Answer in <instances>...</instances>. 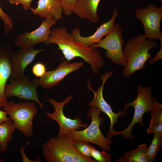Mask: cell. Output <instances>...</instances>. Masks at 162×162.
Masks as SVG:
<instances>
[{
    "label": "cell",
    "instance_id": "1",
    "mask_svg": "<svg viewBox=\"0 0 162 162\" xmlns=\"http://www.w3.org/2000/svg\"><path fill=\"white\" fill-rule=\"evenodd\" d=\"M46 45H57L64 57L70 61L75 57H80L88 63L95 75L105 64L102 56L97 48L87 46L75 40L70 33L64 27L51 29L48 39L44 43Z\"/></svg>",
    "mask_w": 162,
    "mask_h": 162
},
{
    "label": "cell",
    "instance_id": "2",
    "mask_svg": "<svg viewBox=\"0 0 162 162\" xmlns=\"http://www.w3.org/2000/svg\"><path fill=\"white\" fill-rule=\"evenodd\" d=\"M158 47L156 41L147 38L144 34L138 35L128 40L123 48L126 61L122 71L123 77L128 79L136 72L144 69L146 62L152 56L149 50Z\"/></svg>",
    "mask_w": 162,
    "mask_h": 162
},
{
    "label": "cell",
    "instance_id": "3",
    "mask_svg": "<svg viewBox=\"0 0 162 162\" xmlns=\"http://www.w3.org/2000/svg\"><path fill=\"white\" fill-rule=\"evenodd\" d=\"M43 154L47 162H96L81 154L76 148L74 141L66 134L52 136L42 146Z\"/></svg>",
    "mask_w": 162,
    "mask_h": 162
},
{
    "label": "cell",
    "instance_id": "4",
    "mask_svg": "<svg viewBox=\"0 0 162 162\" xmlns=\"http://www.w3.org/2000/svg\"><path fill=\"white\" fill-rule=\"evenodd\" d=\"M101 112L95 106H91L86 116L91 118L88 126L82 130H73L67 134L74 142L80 141L91 142L98 146L102 150L110 151L112 142L111 139L104 136L100 126L102 125L105 119L100 117Z\"/></svg>",
    "mask_w": 162,
    "mask_h": 162
},
{
    "label": "cell",
    "instance_id": "5",
    "mask_svg": "<svg viewBox=\"0 0 162 162\" xmlns=\"http://www.w3.org/2000/svg\"><path fill=\"white\" fill-rule=\"evenodd\" d=\"M36 103L34 100L16 103L10 101L3 107L2 110L9 115L16 129L27 138L32 137L33 134V120L38 112Z\"/></svg>",
    "mask_w": 162,
    "mask_h": 162
},
{
    "label": "cell",
    "instance_id": "6",
    "mask_svg": "<svg viewBox=\"0 0 162 162\" xmlns=\"http://www.w3.org/2000/svg\"><path fill=\"white\" fill-rule=\"evenodd\" d=\"M152 87H146L139 85L137 88V95L135 99L131 102L124 104V109L127 110L130 106L133 107L134 109V114L132 121L129 126L125 129L119 131H114L113 136L122 135L124 138L133 140L134 137L132 134L133 127L138 123L141 127L144 125L142 121L144 114L146 112H151L154 106L152 97Z\"/></svg>",
    "mask_w": 162,
    "mask_h": 162
},
{
    "label": "cell",
    "instance_id": "7",
    "mask_svg": "<svg viewBox=\"0 0 162 162\" xmlns=\"http://www.w3.org/2000/svg\"><path fill=\"white\" fill-rule=\"evenodd\" d=\"M124 43L122 28L119 24L115 23L112 30L105 38L90 47L104 49L106 57L110 58L111 61L116 65L124 67L126 64L123 52Z\"/></svg>",
    "mask_w": 162,
    "mask_h": 162
},
{
    "label": "cell",
    "instance_id": "8",
    "mask_svg": "<svg viewBox=\"0 0 162 162\" xmlns=\"http://www.w3.org/2000/svg\"><path fill=\"white\" fill-rule=\"evenodd\" d=\"M113 74V71L112 70L106 72L104 74H101L100 79L102 81V84L100 86H99L96 91L93 89L89 80H88L87 85L88 90L92 91L94 94L93 99L88 103V106L96 107L108 116L110 120V125L109 132L106 137L110 139H112L113 133L115 131L113 129V126L117 123L118 117L120 116L124 117L128 113L127 110L124 109L116 113L114 112L110 105L104 98L103 91L105 84L107 80Z\"/></svg>",
    "mask_w": 162,
    "mask_h": 162
},
{
    "label": "cell",
    "instance_id": "9",
    "mask_svg": "<svg viewBox=\"0 0 162 162\" xmlns=\"http://www.w3.org/2000/svg\"><path fill=\"white\" fill-rule=\"evenodd\" d=\"M135 14L136 18L142 23L144 34L148 39L153 40H162L160 30L162 19V7H158L150 4L144 8H138Z\"/></svg>",
    "mask_w": 162,
    "mask_h": 162
},
{
    "label": "cell",
    "instance_id": "10",
    "mask_svg": "<svg viewBox=\"0 0 162 162\" xmlns=\"http://www.w3.org/2000/svg\"><path fill=\"white\" fill-rule=\"evenodd\" d=\"M73 96L70 94L61 102H58L51 98L49 100L55 110L53 113H46V116L58 123L59 130L58 137L67 134L73 130H80L81 128H85L88 126L87 124L82 123L81 119L78 116H76L74 119H71L66 117L64 114L63 108L66 104L70 102Z\"/></svg>",
    "mask_w": 162,
    "mask_h": 162
},
{
    "label": "cell",
    "instance_id": "11",
    "mask_svg": "<svg viewBox=\"0 0 162 162\" xmlns=\"http://www.w3.org/2000/svg\"><path fill=\"white\" fill-rule=\"evenodd\" d=\"M9 80L10 83L6 84L5 89L8 97H16L28 101L34 100L41 109L44 108L43 104L39 99L37 91V87L39 86V79L35 78L30 81L29 78L26 76L18 80L10 76Z\"/></svg>",
    "mask_w": 162,
    "mask_h": 162
},
{
    "label": "cell",
    "instance_id": "12",
    "mask_svg": "<svg viewBox=\"0 0 162 162\" xmlns=\"http://www.w3.org/2000/svg\"><path fill=\"white\" fill-rule=\"evenodd\" d=\"M56 22L51 18L45 19L34 30L26 31L18 35L14 41L15 45L21 48H30L38 44L44 43L49 38L51 27Z\"/></svg>",
    "mask_w": 162,
    "mask_h": 162
},
{
    "label": "cell",
    "instance_id": "13",
    "mask_svg": "<svg viewBox=\"0 0 162 162\" xmlns=\"http://www.w3.org/2000/svg\"><path fill=\"white\" fill-rule=\"evenodd\" d=\"M84 62L73 63L64 60L62 62L56 69L46 71L39 79V85L45 89L52 88L60 82L70 73L76 71L83 65Z\"/></svg>",
    "mask_w": 162,
    "mask_h": 162
},
{
    "label": "cell",
    "instance_id": "14",
    "mask_svg": "<svg viewBox=\"0 0 162 162\" xmlns=\"http://www.w3.org/2000/svg\"><path fill=\"white\" fill-rule=\"evenodd\" d=\"M12 52L10 43L0 45V107H3L7 102L5 89L12 74Z\"/></svg>",
    "mask_w": 162,
    "mask_h": 162
},
{
    "label": "cell",
    "instance_id": "15",
    "mask_svg": "<svg viewBox=\"0 0 162 162\" xmlns=\"http://www.w3.org/2000/svg\"><path fill=\"white\" fill-rule=\"evenodd\" d=\"M44 49H36L32 47L21 48L12 52V71L11 77L18 80L25 77V70L34 60L36 56Z\"/></svg>",
    "mask_w": 162,
    "mask_h": 162
},
{
    "label": "cell",
    "instance_id": "16",
    "mask_svg": "<svg viewBox=\"0 0 162 162\" xmlns=\"http://www.w3.org/2000/svg\"><path fill=\"white\" fill-rule=\"evenodd\" d=\"M118 14V10L116 8L113 9L111 19L108 21L102 23L97 28L95 32L90 36L84 37L82 36L80 34V28L78 27L73 29L70 34L76 41L87 46H90L93 44L98 43L104 37L111 31L114 28L116 20Z\"/></svg>",
    "mask_w": 162,
    "mask_h": 162
},
{
    "label": "cell",
    "instance_id": "17",
    "mask_svg": "<svg viewBox=\"0 0 162 162\" xmlns=\"http://www.w3.org/2000/svg\"><path fill=\"white\" fill-rule=\"evenodd\" d=\"M30 9L34 14L45 19L51 18L57 21L63 18L60 0H39L36 8Z\"/></svg>",
    "mask_w": 162,
    "mask_h": 162
},
{
    "label": "cell",
    "instance_id": "18",
    "mask_svg": "<svg viewBox=\"0 0 162 162\" xmlns=\"http://www.w3.org/2000/svg\"><path fill=\"white\" fill-rule=\"evenodd\" d=\"M101 0H77L74 13L81 19L87 20L93 23L98 21L97 9Z\"/></svg>",
    "mask_w": 162,
    "mask_h": 162
},
{
    "label": "cell",
    "instance_id": "19",
    "mask_svg": "<svg viewBox=\"0 0 162 162\" xmlns=\"http://www.w3.org/2000/svg\"><path fill=\"white\" fill-rule=\"evenodd\" d=\"M16 129L12 121L10 118L0 124V152H5L8 147V143L12 140V134Z\"/></svg>",
    "mask_w": 162,
    "mask_h": 162
},
{
    "label": "cell",
    "instance_id": "20",
    "mask_svg": "<svg viewBox=\"0 0 162 162\" xmlns=\"http://www.w3.org/2000/svg\"><path fill=\"white\" fill-rule=\"evenodd\" d=\"M147 145L145 144L138 146L135 149L129 151L123 156L117 159V162H147L146 156Z\"/></svg>",
    "mask_w": 162,
    "mask_h": 162
},
{
    "label": "cell",
    "instance_id": "21",
    "mask_svg": "<svg viewBox=\"0 0 162 162\" xmlns=\"http://www.w3.org/2000/svg\"><path fill=\"white\" fill-rule=\"evenodd\" d=\"M162 145V133L157 132L154 134L152 141L146 149L147 162L154 161L161 149Z\"/></svg>",
    "mask_w": 162,
    "mask_h": 162
},
{
    "label": "cell",
    "instance_id": "22",
    "mask_svg": "<svg viewBox=\"0 0 162 162\" xmlns=\"http://www.w3.org/2000/svg\"><path fill=\"white\" fill-rule=\"evenodd\" d=\"M152 98L154 106L151 112L152 118L149 127L162 124V104L158 102L155 97Z\"/></svg>",
    "mask_w": 162,
    "mask_h": 162
},
{
    "label": "cell",
    "instance_id": "23",
    "mask_svg": "<svg viewBox=\"0 0 162 162\" xmlns=\"http://www.w3.org/2000/svg\"><path fill=\"white\" fill-rule=\"evenodd\" d=\"M74 145L76 150L82 155L90 160H92L91 155L92 145L88 142L83 141L74 142Z\"/></svg>",
    "mask_w": 162,
    "mask_h": 162
},
{
    "label": "cell",
    "instance_id": "24",
    "mask_svg": "<svg viewBox=\"0 0 162 162\" xmlns=\"http://www.w3.org/2000/svg\"><path fill=\"white\" fill-rule=\"evenodd\" d=\"M91 155L94 159L98 162H110L111 156L106 151H100L92 146L91 147Z\"/></svg>",
    "mask_w": 162,
    "mask_h": 162
},
{
    "label": "cell",
    "instance_id": "25",
    "mask_svg": "<svg viewBox=\"0 0 162 162\" xmlns=\"http://www.w3.org/2000/svg\"><path fill=\"white\" fill-rule=\"evenodd\" d=\"M0 17L4 23V29L5 34H8L13 29V22L9 16L5 13L0 6Z\"/></svg>",
    "mask_w": 162,
    "mask_h": 162
},
{
    "label": "cell",
    "instance_id": "26",
    "mask_svg": "<svg viewBox=\"0 0 162 162\" xmlns=\"http://www.w3.org/2000/svg\"><path fill=\"white\" fill-rule=\"evenodd\" d=\"M63 12L66 16L74 13V10L77 0H60Z\"/></svg>",
    "mask_w": 162,
    "mask_h": 162
},
{
    "label": "cell",
    "instance_id": "27",
    "mask_svg": "<svg viewBox=\"0 0 162 162\" xmlns=\"http://www.w3.org/2000/svg\"><path fill=\"white\" fill-rule=\"evenodd\" d=\"M32 72L33 74L37 77H41L46 72L45 65L40 62L36 63L32 67Z\"/></svg>",
    "mask_w": 162,
    "mask_h": 162
},
{
    "label": "cell",
    "instance_id": "28",
    "mask_svg": "<svg viewBox=\"0 0 162 162\" xmlns=\"http://www.w3.org/2000/svg\"><path fill=\"white\" fill-rule=\"evenodd\" d=\"M11 4L18 5H22L25 10H28L31 8V4L32 0H8Z\"/></svg>",
    "mask_w": 162,
    "mask_h": 162
},
{
    "label": "cell",
    "instance_id": "29",
    "mask_svg": "<svg viewBox=\"0 0 162 162\" xmlns=\"http://www.w3.org/2000/svg\"><path fill=\"white\" fill-rule=\"evenodd\" d=\"M26 146H22L20 147V152L21 153L22 158L23 162H40L41 160L40 158H38L35 160H32L29 158L26 155L24 149Z\"/></svg>",
    "mask_w": 162,
    "mask_h": 162
},
{
    "label": "cell",
    "instance_id": "30",
    "mask_svg": "<svg viewBox=\"0 0 162 162\" xmlns=\"http://www.w3.org/2000/svg\"><path fill=\"white\" fill-rule=\"evenodd\" d=\"M159 132L162 133V124L149 127L146 131V133L148 134L151 133L155 134Z\"/></svg>",
    "mask_w": 162,
    "mask_h": 162
},
{
    "label": "cell",
    "instance_id": "31",
    "mask_svg": "<svg viewBox=\"0 0 162 162\" xmlns=\"http://www.w3.org/2000/svg\"><path fill=\"white\" fill-rule=\"evenodd\" d=\"M160 49L155 56L153 58L151 59L149 61L150 64L154 63L156 61L162 58V40L160 41Z\"/></svg>",
    "mask_w": 162,
    "mask_h": 162
},
{
    "label": "cell",
    "instance_id": "32",
    "mask_svg": "<svg viewBox=\"0 0 162 162\" xmlns=\"http://www.w3.org/2000/svg\"><path fill=\"white\" fill-rule=\"evenodd\" d=\"M7 113L0 110V124L2 123L10 118L7 116Z\"/></svg>",
    "mask_w": 162,
    "mask_h": 162
},
{
    "label": "cell",
    "instance_id": "33",
    "mask_svg": "<svg viewBox=\"0 0 162 162\" xmlns=\"http://www.w3.org/2000/svg\"><path fill=\"white\" fill-rule=\"evenodd\" d=\"M4 162V161L0 159V162Z\"/></svg>",
    "mask_w": 162,
    "mask_h": 162
},
{
    "label": "cell",
    "instance_id": "34",
    "mask_svg": "<svg viewBox=\"0 0 162 162\" xmlns=\"http://www.w3.org/2000/svg\"><path fill=\"white\" fill-rule=\"evenodd\" d=\"M161 2H162V0H161Z\"/></svg>",
    "mask_w": 162,
    "mask_h": 162
}]
</instances>
